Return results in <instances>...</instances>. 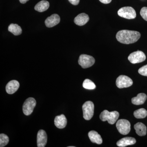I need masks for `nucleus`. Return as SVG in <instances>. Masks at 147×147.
Segmentation results:
<instances>
[{
	"label": "nucleus",
	"mask_w": 147,
	"mask_h": 147,
	"mask_svg": "<svg viewBox=\"0 0 147 147\" xmlns=\"http://www.w3.org/2000/svg\"><path fill=\"white\" fill-rule=\"evenodd\" d=\"M28 1H29V0H19L20 2L22 4L26 3Z\"/></svg>",
	"instance_id": "28"
},
{
	"label": "nucleus",
	"mask_w": 147,
	"mask_h": 147,
	"mask_svg": "<svg viewBox=\"0 0 147 147\" xmlns=\"http://www.w3.org/2000/svg\"><path fill=\"white\" fill-rule=\"evenodd\" d=\"M60 18L59 15L53 14L47 17L45 21V24L47 28H52L59 23Z\"/></svg>",
	"instance_id": "11"
},
{
	"label": "nucleus",
	"mask_w": 147,
	"mask_h": 147,
	"mask_svg": "<svg viewBox=\"0 0 147 147\" xmlns=\"http://www.w3.org/2000/svg\"><path fill=\"white\" fill-rule=\"evenodd\" d=\"M8 31L15 36L19 35L22 33V29L16 24H11L8 27Z\"/></svg>",
	"instance_id": "20"
},
{
	"label": "nucleus",
	"mask_w": 147,
	"mask_h": 147,
	"mask_svg": "<svg viewBox=\"0 0 147 147\" xmlns=\"http://www.w3.org/2000/svg\"><path fill=\"white\" fill-rule=\"evenodd\" d=\"M136 133L139 136H144L146 134L147 127L144 123H137L134 125Z\"/></svg>",
	"instance_id": "17"
},
{
	"label": "nucleus",
	"mask_w": 147,
	"mask_h": 147,
	"mask_svg": "<svg viewBox=\"0 0 147 147\" xmlns=\"http://www.w3.org/2000/svg\"><path fill=\"white\" fill-rule=\"evenodd\" d=\"M133 84V81L129 77L125 75H120L116 80V85L119 88H128Z\"/></svg>",
	"instance_id": "9"
},
{
	"label": "nucleus",
	"mask_w": 147,
	"mask_h": 147,
	"mask_svg": "<svg viewBox=\"0 0 147 147\" xmlns=\"http://www.w3.org/2000/svg\"><path fill=\"white\" fill-rule=\"evenodd\" d=\"M36 104V101L33 98L30 97L27 98L24 102L23 106L24 115L26 116L30 115L32 113Z\"/></svg>",
	"instance_id": "7"
},
{
	"label": "nucleus",
	"mask_w": 147,
	"mask_h": 147,
	"mask_svg": "<svg viewBox=\"0 0 147 147\" xmlns=\"http://www.w3.org/2000/svg\"><path fill=\"white\" fill-rule=\"evenodd\" d=\"M9 141V139L7 135L4 134H0V147L5 146L8 144Z\"/></svg>",
	"instance_id": "23"
},
{
	"label": "nucleus",
	"mask_w": 147,
	"mask_h": 147,
	"mask_svg": "<svg viewBox=\"0 0 147 147\" xmlns=\"http://www.w3.org/2000/svg\"><path fill=\"white\" fill-rule=\"evenodd\" d=\"M136 143V140L135 138L131 137H126L118 141L117 145L119 147H124L129 145L134 144Z\"/></svg>",
	"instance_id": "14"
},
{
	"label": "nucleus",
	"mask_w": 147,
	"mask_h": 147,
	"mask_svg": "<svg viewBox=\"0 0 147 147\" xmlns=\"http://www.w3.org/2000/svg\"><path fill=\"white\" fill-rule=\"evenodd\" d=\"M88 137L92 142L96 143L97 144H101L102 143V140L100 134H98L96 131L92 130L88 133Z\"/></svg>",
	"instance_id": "16"
},
{
	"label": "nucleus",
	"mask_w": 147,
	"mask_h": 147,
	"mask_svg": "<svg viewBox=\"0 0 147 147\" xmlns=\"http://www.w3.org/2000/svg\"><path fill=\"white\" fill-rule=\"evenodd\" d=\"M89 17L88 14L85 13H81L76 16L74 19V22L79 26L85 25L89 21Z\"/></svg>",
	"instance_id": "13"
},
{
	"label": "nucleus",
	"mask_w": 147,
	"mask_h": 147,
	"mask_svg": "<svg viewBox=\"0 0 147 147\" xmlns=\"http://www.w3.org/2000/svg\"><path fill=\"white\" fill-rule=\"evenodd\" d=\"M138 72L141 75L147 76V65L143 66L142 67L139 68Z\"/></svg>",
	"instance_id": "24"
},
{
	"label": "nucleus",
	"mask_w": 147,
	"mask_h": 147,
	"mask_svg": "<svg viewBox=\"0 0 147 147\" xmlns=\"http://www.w3.org/2000/svg\"><path fill=\"white\" fill-rule=\"evenodd\" d=\"M119 116V114L117 111L109 112L107 110H104L100 115V118L103 121H107L108 123L113 125L115 124Z\"/></svg>",
	"instance_id": "2"
},
{
	"label": "nucleus",
	"mask_w": 147,
	"mask_h": 147,
	"mask_svg": "<svg viewBox=\"0 0 147 147\" xmlns=\"http://www.w3.org/2000/svg\"><path fill=\"white\" fill-rule=\"evenodd\" d=\"M83 117L86 120H90L92 118L94 113V104L91 101H87L82 106Z\"/></svg>",
	"instance_id": "3"
},
{
	"label": "nucleus",
	"mask_w": 147,
	"mask_h": 147,
	"mask_svg": "<svg viewBox=\"0 0 147 147\" xmlns=\"http://www.w3.org/2000/svg\"><path fill=\"white\" fill-rule=\"evenodd\" d=\"M50 4L47 1L43 0L40 1L35 5L34 9L39 12H43L49 8Z\"/></svg>",
	"instance_id": "19"
},
{
	"label": "nucleus",
	"mask_w": 147,
	"mask_h": 147,
	"mask_svg": "<svg viewBox=\"0 0 147 147\" xmlns=\"http://www.w3.org/2000/svg\"><path fill=\"white\" fill-rule=\"evenodd\" d=\"M20 84L16 80H11L6 86V91L9 94H13L19 88Z\"/></svg>",
	"instance_id": "12"
},
{
	"label": "nucleus",
	"mask_w": 147,
	"mask_h": 147,
	"mask_svg": "<svg viewBox=\"0 0 147 147\" xmlns=\"http://www.w3.org/2000/svg\"><path fill=\"white\" fill-rule=\"evenodd\" d=\"M118 14L121 17L128 19H134L137 16L136 11L131 7H124L120 9Z\"/></svg>",
	"instance_id": "4"
},
{
	"label": "nucleus",
	"mask_w": 147,
	"mask_h": 147,
	"mask_svg": "<svg viewBox=\"0 0 147 147\" xmlns=\"http://www.w3.org/2000/svg\"><path fill=\"white\" fill-rule=\"evenodd\" d=\"M83 86L84 88L90 90L94 89L96 87L94 83L89 79H86L84 80Z\"/></svg>",
	"instance_id": "22"
},
{
	"label": "nucleus",
	"mask_w": 147,
	"mask_h": 147,
	"mask_svg": "<svg viewBox=\"0 0 147 147\" xmlns=\"http://www.w3.org/2000/svg\"><path fill=\"white\" fill-rule=\"evenodd\" d=\"M99 1L100 2L103 4L110 3L112 1V0H99Z\"/></svg>",
	"instance_id": "27"
},
{
	"label": "nucleus",
	"mask_w": 147,
	"mask_h": 147,
	"mask_svg": "<svg viewBox=\"0 0 147 147\" xmlns=\"http://www.w3.org/2000/svg\"><path fill=\"white\" fill-rule=\"evenodd\" d=\"M68 147H74V146H69Z\"/></svg>",
	"instance_id": "29"
},
{
	"label": "nucleus",
	"mask_w": 147,
	"mask_h": 147,
	"mask_svg": "<svg viewBox=\"0 0 147 147\" xmlns=\"http://www.w3.org/2000/svg\"><path fill=\"white\" fill-rule=\"evenodd\" d=\"M140 37L141 34L139 32L129 30H121L116 34V38L118 41L125 44L134 43L138 41Z\"/></svg>",
	"instance_id": "1"
},
{
	"label": "nucleus",
	"mask_w": 147,
	"mask_h": 147,
	"mask_svg": "<svg viewBox=\"0 0 147 147\" xmlns=\"http://www.w3.org/2000/svg\"><path fill=\"white\" fill-rule=\"evenodd\" d=\"M47 137L46 132L40 129L38 132L37 136V144L38 147H44L47 144Z\"/></svg>",
	"instance_id": "10"
},
{
	"label": "nucleus",
	"mask_w": 147,
	"mask_h": 147,
	"mask_svg": "<svg viewBox=\"0 0 147 147\" xmlns=\"http://www.w3.org/2000/svg\"><path fill=\"white\" fill-rule=\"evenodd\" d=\"M140 15L145 21H147V7H142L140 11Z\"/></svg>",
	"instance_id": "25"
},
{
	"label": "nucleus",
	"mask_w": 147,
	"mask_h": 147,
	"mask_svg": "<svg viewBox=\"0 0 147 147\" xmlns=\"http://www.w3.org/2000/svg\"><path fill=\"white\" fill-rule=\"evenodd\" d=\"M67 123V120L65 116L64 115L56 117L55 119V126L59 129L64 128L66 126Z\"/></svg>",
	"instance_id": "15"
},
{
	"label": "nucleus",
	"mask_w": 147,
	"mask_h": 147,
	"mask_svg": "<svg viewBox=\"0 0 147 147\" xmlns=\"http://www.w3.org/2000/svg\"><path fill=\"white\" fill-rule=\"evenodd\" d=\"M147 99V95L144 93H139L136 97L132 98L131 102L135 105H140L144 104Z\"/></svg>",
	"instance_id": "18"
},
{
	"label": "nucleus",
	"mask_w": 147,
	"mask_h": 147,
	"mask_svg": "<svg viewBox=\"0 0 147 147\" xmlns=\"http://www.w3.org/2000/svg\"><path fill=\"white\" fill-rule=\"evenodd\" d=\"M128 59L132 64L140 63L145 61L146 56L143 52L138 50L130 54L128 57Z\"/></svg>",
	"instance_id": "8"
},
{
	"label": "nucleus",
	"mask_w": 147,
	"mask_h": 147,
	"mask_svg": "<svg viewBox=\"0 0 147 147\" xmlns=\"http://www.w3.org/2000/svg\"><path fill=\"white\" fill-rule=\"evenodd\" d=\"M95 59L92 56L87 55H82L79 57L78 63L82 68H87L94 64Z\"/></svg>",
	"instance_id": "6"
},
{
	"label": "nucleus",
	"mask_w": 147,
	"mask_h": 147,
	"mask_svg": "<svg viewBox=\"0 0 147 147\" xmlns=\"http://www.w3.org/2000/svg\"><path fill=\"white\" fill-rule=\"evenodd\" d=\"M134 115L137 119H144L147 116V111L144 108H141L135 110L134 113Z\"/></svg>",
	"instance_id": "21"
},
{
	"label": "nucleus",
	"mask_w": 147,
	"mask_h": 147,
	"mask_svg": "<svg viewBox=\"0 0 147 147\" xmlns=\"http://www.w3.org/2000/svg\"><path fill=\"white\" fill-rule=\"evenodd\" d=\"M68 1L71 4L74 5H78L80 2V0H68Z\"/></svg>",
	"instance_id": "26"
},
{
	"label": "nucleus",
	"mask_w": 147,
	"mask_h": 147,
	"mask_svg": "<svg viewBox=\"0 0 147 147\" xmlns=\"http://www.w3.org/2000/svg\"><path fill=\"white\" fill-rule=\"evenodd\" d=\"M130 123L128 120L124 119L119 120L116 124L118 130L123 135H126L130 131Z\"/></svg>",
	"instance_id": "5"
}]
</instances>
